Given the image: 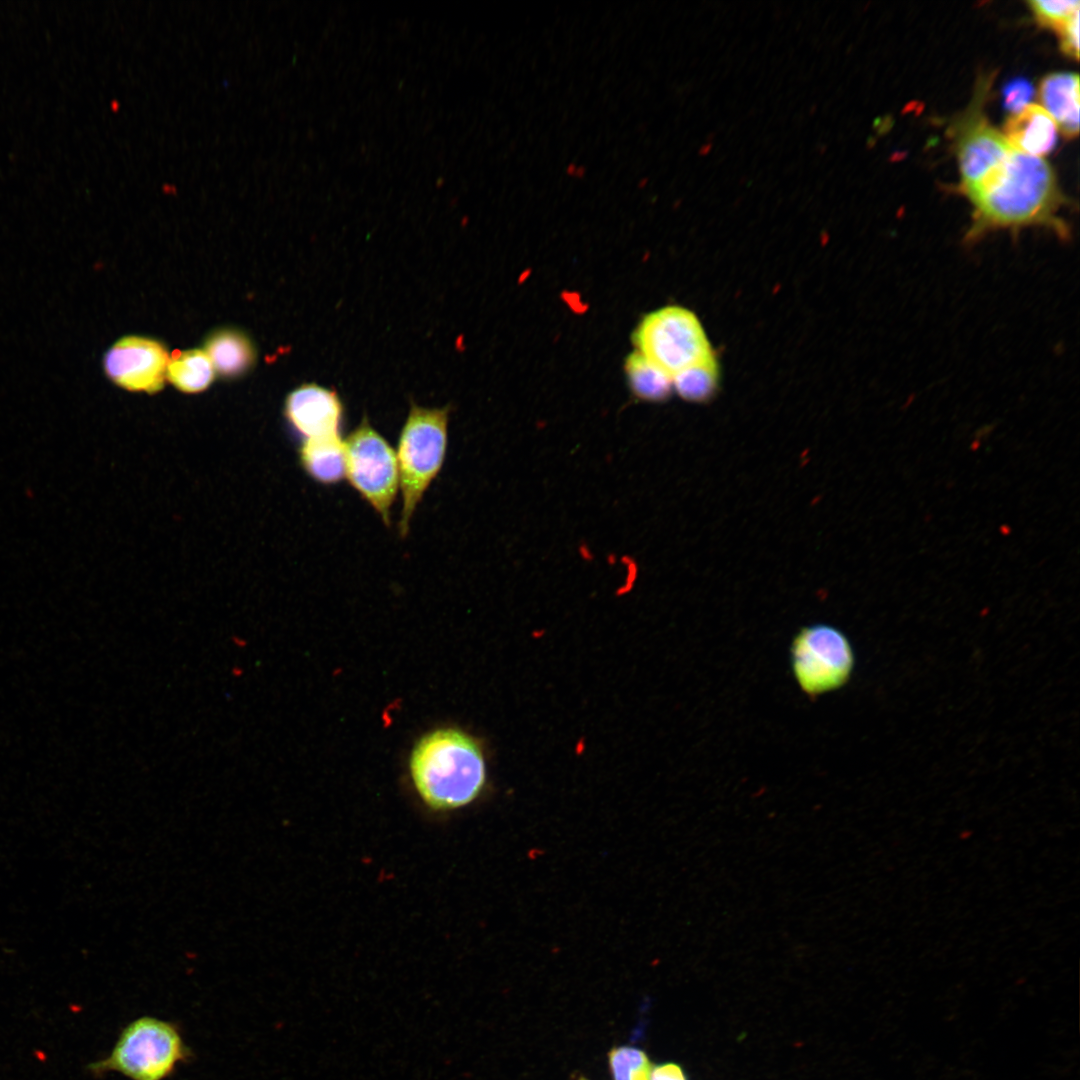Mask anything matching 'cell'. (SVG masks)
Wrapping results in <instances>:
<instances>
[{
    "instance_id": "9",
    "label": "cell",
    "mask_w": 1080,
    "mask_h": 1080,
    "mask_svg": "<svg viewBox=\"0 0 1080 1080\" xmlns=\"http://www.w3.org/2000/svg\"><path fill=\"white\" fill-rule=\"evenodd\" d=\"M963 120L958 131L957 147L961 188L965 194L997 167L1013 146L989 124L976 105Z\"/></svg>"
},
{
    "instance_id": "4",
    "label": "cell",
    "mask_w": 1080,
    "mask_h": 1080,
    "mask_svg": "<svg viewBox=\"0 0 1080 1080\" xmlns=\"http://www.w3.org/2000/svg\"><path fill=\"white\" fill-rule=\"evenodd\" d=\"M449 406L426 408L411 404L397 446L402 510L399 534L409 532L411 518L443 466L448 443Z\"/></svg>"
},
{
    "instance_id": "10",
    "label": "cell",
    "mask_w": 1080,
    "mask_h": 1080,
    "mask_svg": "<svg viewBox=\"0 0 1080 1080\" xmlns=\"http://www.w3.org/2000/svg\"><path fill=\"white\" fill-rule=\"evenodd\" d=\"M288 423L303 440L340 434L344 406L337 392L315 383L293 390L285 401Z\"/></svg>"
},
{
    "instance_id": "22",
    "label": "cell",
    "mask_w": 1080,
    "mask_h": 1080,
    "mask_svg": "<svg viewBox=\"0 0 1080 1080\" xmlns=\"http://www.w3.org/2000/svg\"><path fill=\"white\" fill-rule=\"evenodd\" d=\"M651 1080H686V1078L680 1066L666 1063L652 1069Z\"/></svg>"
},
{
    "instance_id": "15",
    "label": "cell",
    "mask_w": 1080,
    "mask_h": 1080,
    "mask_svg": "<svg viewBox=\"0 0 1080 1080\" xmlns=\"http://www.w3.org/2000/svg\"><path fill=\"white\" fill-rule=\"evenodd\" d=\"M166 376L178 390L197 393L213 381L214 367L205 351L193 349L175 354L168 362Z\"/></svg>"
},
{
    "instance_id": "19",
    "label": "cell",
    "mask_w": 1080,
    "mask_h": 1080,
    "mask_svg": "<svg viewBox=\"0 0 1080 1080\" xmlns=\"http://www.w3.org/2000/svg\"><path fill=\"white\" fill-rule=\"evenodd\" d=\"M1037 21L1057 32L1077 13L1078 0H1032L1028 2Z\"/></svg>"
},
{
    "instance_id": "3",
    "label": "cell",
    "mask_w": 1080,
    "mask_h": 1080,
    "mask_svg": "<svg viewBox=\"0 0 1080 1080\" xmlns=\"http://www.w3.org/2000/svg\"><path fill=\"white\" fill-rule=\"evenodd\" d=\"M179 1026L154 1016H141L120 1032L111 1052L87 1070L94 1077L115 1072L130 1080H166L191 1060Z\"/></svg>"
},
{
    "instance_id": "8",
    "label": "cell",
    "mask_w": 1080,
    "mask_h": 1080,
    "mask_svg": "<svg viewBox=\"0 0 1080 1080\" xmlns=\"http://www.w3.org/2000/svg\"><path fill=\"white\" fill-rule=\"evenodd\" d=\"M168 362L167 350L160 342L127 336L106 351L103 369L114 384L126 390L154 393L164 385Z\"/></svg>"
},
{
    "instance_id": "24",
    "label": "cell",
    "mask_w": 1080,
    "mask_h": 1080,
    "mask_svg": "<svg viewBox=\"0 0 1080 1080\" xmlns=\"http://www.w3.org/2000/svg\"><path fill=\"white\" fill-rule=\"evenodd\" d=\"M579 1080H588L585 1077H580Z\"/></svg>"
},
{
    "instance_id": "18",
    "label": "cell",
    "mask_w": 1080,
    "mask_h": 1080,
    "mask_svg": "<svg viewBox=\"0 0 1080 1080\" xmlns=\"http://www.w3.org/2000/svg\"><path fill=\"white\" fill-rule=\"evenodd\" d=\"M608 1056L614 1080H651L653 1066L643 1051L621 1046L613 1048Z\"/></svg>"
},
{
    "instance_id": "5",
    "label": "cell",
    "mask_w": 1080,
    "mask_h": 1080,
    "mask_svg": "<svg viewBox=\"0 0 1080 1080\" xmlns=\"http://www.w3.org/2000/svg\"><path fill=\"white\" fill-rule=\"evenodd\" d=\"M636 351L671 378L681 370L714 356L697 316L680 306L647 314L633 333Z\"/></svg>"
},
{
    "instance_id": "13",
    "label": "cell",
    "mask_w": 1080,
    "mask_h": 1080,
    "mask_svg": "<svg viewBox=\"0 0 1080 1080\" xmlns=\"http://www.w3.org/2000/svg\"><path fill=\"white\" fill-rule=\"evenodd\" d=\"M299 461L305 473L322 485H335L345 478V452L340 434L302 440Z\"/></svg>"
},
{
    "instance_id": "7",
    "label": "cell",
    "mask_w": 1080,
    "mask_h": 1080,
    "mask_svg": "<svg viewBox=\"0 0 1080 1080\" xmlns=\"http://www.w3.org/2000/svg\"><path fill=\"white\" fill-rule=\"evenodd\" d=\"M793 675L803 692L818 696L843 687L854 668L847 637L835 627L813 624L795 635L790 649Z\"/></svg>"
},
{
    "instance_id": "17",
    "label": "cell",
    "mask_w": 1080,
    "mask_h": 1080,
    "mask_svg": "<svg viewBox=\"0 0 1080 1080\" xmlns=\"http://www.w3.org/2000/svg\"><path fill=\"white\" fill-rule=\"evenodd\" d=\"M719 377V365L714 355L673 375L672 387L686 401L705 403L715 396Z\"/></svg>"
},
{
    "instance_id": "11",
    "label": "cell",
    "mask_w": 1080,
    "mask_h": 1080,
    "mask_svg": "<svg viewBox=\"0 0 1080 1080\" xmlns=\"http://www.w3.org/2000/svg\"><path fill=\"white\" fill-rule=\"evenodd\" d=\"M1003 135L1018 151L1041 157L1054 148L1057 126L1042 106L1028 104L1008 118Z\"/></svg>"
},
{
    "instance_id": "6",
    "label": "cell",
    "mask_w": 1080,
    "mask_h": 1080,
    "mask_svg": "<svg viewBox=\"0 0 1080 1080\" xmlns=\"http://www.w3.org/2000/svg\"><path fill=\"white\" fill-rule=\"evenodd\" d=\"M349 484L390 524V512L399 488L395 450L364 417L343 440Z\"/></svg>"
},
{
    "instance_id": "23",
    "label": "cell",
    "mask_w": 1080,
    "mask_h": 1080,
    "mask_svg": "<svg viewBox=\"0 0 1080 1080\" xmlns=\"http://www.w3.org/2000/svg\"><path fill=\"white\" fill-rule=\"evenodd\" d=\"M710 149H711V144L709 143V144H707V145L703 146V147H702V148L700 149V154H701V155L707 154V153H708V152L710 151Z\"/></svg>"
},
{
    "instance_id": "12",
    "label": "cell",
    "mask_w": 1080,
    "mask_h": 1080,
    "mask_svg": "<svg viewBox=\"0 0 1080 1080\" xmlns=\"http://www.w3.org/2000/svg\"><path fill=\"white\" fill-rule=\"evenodd\" d=\"M1042 107L1056 126L1068 137L1079 132V76L1076 73H1052L1039 87Z\"/></svg>"
},
{
    "instance_id": "1",
    "label": "cell",
    "mask_w": 1080,
    "mask_h": 1080,
    "mask_svg": "<svg viewBox=\"0 0 1080 1080\" xmlns=\"http://www.w3.org/2000/svg\"><path fill=\"white\" fill-rule=\"evenodd\" d=\"M973 212L964 242L975 245L992 232L1028 227L1050 230L1068 240L1070 230L1059 216L1064 204L1054 172L1041 157L1014 147L975 188L965 193Z\"/></svg>"
},
{
    "instance_id": "21",
    "label": "cell",
    "mask_w": 1080,
    "mask_h": 1080,
    "mask_svg": "<svg viewBox=\"0 0 1080 1080\" xmlns=\"http://www.w3.org/2000/svg\"><path fill=\"white\" fill-rule=\"evenodd\" d=\"M1061 48L1074 59L1079 57V13L1075 14L1059 31Z\"/></svg>"
},
{
    "instance_id": "20",
    "label": "cell",
    "mask_w": 1080,
    "mask_h": 1080,
    "mask_svg": "<svg viewBox=\"0 0 1080 1080\" xmlns=\"http://www.w3.org/2000/svg\"><path fill=\"white\" fill-rule=\"evenodd\" d=\"M1032 94L1033 89L1028 81L1013 80L1004 88V105L1009 111L1017 113L1028 105Z\"/></svg>"
},
{
    "instance_id": "2",
    "label": "cell",
    "mask_w": 1080,
    "mask_h": 1080,
    "mask_svg": "<svg viewBox=\"0 0 1080 1080\" xmlns=\"http://www.w3.org/2000/svg\"><path fill=\"white\" fill-rule=\"evenodd\" d=\"M413 785L432 810L447 811L472 803L486 785L485 757L479 742L455 728L422 736L411 751Z\"/></svg>"
},
{
    "instance_id": "14",
    "label": "cell",
    "mask_w": 1080,
    "mask_h": 1080,
    "mask_svg": "<svg viewBox=\"0 0 1080 1080\" xmlns=\"http://www.w3.org/2000/svg\"><path fill=\"white\" fill-rule=\"evenodd\" d=\"M205 349L213 367L224 377L233 378L244 374L255 359L249 339L236 330L224 329L215 332L207 339Z\"/></svg>"
},
{
    "instance_id": "16",
    "label": "cell",
    "mask_w": 1080,
    "mask_h": 1080,
    "mask_svg": "<svg viewBox=\"0 0 1080 1080\" xmlns=\"http://www.w3.org/2000/svg\"><path fill=\"white\" fill-rule=\"evenodd\" d=\"M625 373L632 392L646 401H663L672 391V378L634 351L625 361Z\"/></svg>"
}]
</instances>
